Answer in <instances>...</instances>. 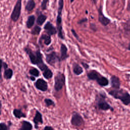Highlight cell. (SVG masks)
I'll use <instances>...</instances> for the list:
<instances>
[{"label":"cell","instance_id":"cell-1","mask_svg":"<svg viewBox=\"0 0 130 130\" xmlns=\"http://www.w3.org/2000/svg\"><path fill=\"white\" fill-rule=\"evenodd\" d=\"M23 50L28 55L30 62L33 64L36 65L42 73L49 69L44 62L43 56L40 49L34 50L31 49L29 47H25Z\"/></svg>","mask_w":130,"mask_h":130},{"label":"cell","instance_id":"cell-2","mask_svg":"<svg viewBox=\"0 0 130 130\" xmlns=\"http://www.w3.org/2000/svg\"><path fill=\"white\" fill-rule=\"evenodd\" d=\"M109 93L114 98L120 100L125 105L130 104V95L128 92L123 89L119 90L116 89L110 91Z\"/></svg>","mask_w":130,"mask_h":130},{"label":"cell","instance_id":"cell-3","mask_svg":"<svg viewBox=\"0 0 130 130\" xmlns=\"http://www.w3.org/2000/svg\"><path fill=\"white\" fill-rule=\"evenodd\" d=\"M63 8V0L58 1V7L57 11V16L56 18V26L58 31V36L61 39H64L62 33V28L61 24V16L62 11Z\"/></svg>","mask_w":130,"mask_h":130},{"label":"cell","instance_id":"cell-4","mask_svg":"<svg viewBox=\"0 0 130 130\" xmlns=\"http://www.w3.org/2000/svg\"><path fill=\"white\" fill-rule=\"evenodd\" d=\"M87 77L90 80H96L98 83L102 86H107L109 83V81L106 78L102 76L100 73L94 70L90 71L87 73Z\"/></svg>","mask_w":130,"mask_h":130},{"label":"cell","instance_id":"cell-5","mask_svg":"<svg viewBox=\"0 0 130 130\" xmlns=\"http://www.w3.org/2000/svg\"><path fill=\"white\" fill-rule=\"evenodd\" d=\"M22 9V0H17L11 14V19L13 22H16L21 15Z\"/></svg>","mask_w":130,"mask_h":130},{"label":"cell","instance_id":"cell-6","mask_svg":"<svg viewBox=\"0 0 130 130\" xmlns=\"http://www.w3.org/2000/svg\"><path fill=\"white\" fill-rule=\"evenodd\" d=\"M54 89L56 91L60 90L65 84V76L61 73L58 72L54 78Z\"/></svg>","mask_w":130,"mask_h":130},{"label":"cell","instance_id":"cell-7","mask_svg":"<svg viewBox=\"0 0 130 130\" xmlns=\"http://www.w3.org/2000/svg\"><path fill=\"white\" fill-rule=\"evenodd\" d=\"M60 60L58 54L55 52H51L46 54V61L51 66H54Z\"/></svg>","mask_w":130,"mask_h":130},{"label":"cell","instance_id":"cell-8","mask_svg":"<svg viewBox=\"0 0 130 130\" xmlns=\"http://www.w3.org/2000/svg\"><path fill=\"white\" fill-rule=\"evenodd\" d=\"M35 87L42 91H46L48 89V84L46 81L42 78L37 79L34 83Z\"/></svg>","mask_w":130,"mask_h":130},{"label":"cell","instance_id":"cell-9","mask_svg":"<svg viewBox=\"0 0 130 130\" xmlns=\"http://www.w3.org/2000/svg\"><path fill=\"white\" fill-rule=\"evenodd\" d=\"M83 119L82 117L76 112H74L72 116L71 122L73 125L80 126L83 123Z\"/></svg>","mask_w":130,"mask_h":130},{"label":"cell","instance_id":"cell-10","mask_svg":"<svg viewBox=\"0 0 130 130\" xmlns=\"http://www.w3.org/2000/svg\"><path fill=\"white\" fill-rule=\"evenodd\" d=\"M33 122L34 123L35 128L38 129L39 128V125L42 124L43 123L42 115L40 111L36 110L35 115L33 118Z\"/></svg>","mask_w":130,"mask_h":130},{"label":"cell","instance_id":"cell-11","mask_svg":"<svg viewBox=\"0 0 130 130\" xmlns=\"http://www.w3.org/2000/svg\"><path fill=\"white\" fill-rule=\"evenodd\" d=\"M98 17L99 22L104 26L107 25L110 22V20L103 14L102 7H100L98 10Z\"/></svg>","mask_w":130,"mask_h":130},{"label":"cell","instance_id":"cell-12","mask_svg":"<svg viewBox=\"0 0 130 130\" xmlns=\"http://www.w3.org/2000/svg\"><path fill=\"white\" fill-rule=\"evenodd\" d=\"M44 29H45L46 32L50 36L56 34L57 31L56 28L49 21L47 22L45 24L44 26Z\"/></svg>","mask_w":130,"mask_h":130},{"label":"cell","instance_id":"cell-13","mask_svg":"<svg viewBox=\"0 0 130 130\" xmlns=\"http://www.w3.org/2000/svg\"><path fill=\"white\" fill-rule=\"evenodd\" d=\"M98 106L99 109L103 110H107L109 109H112L111 106L106 102L105 99L103 98L99 99L98 102Z\"/></svg>","mask_w":130,"mask_h":130},{"label":"cell","instance_id":"cell-14","mask_svg":"<svg viewBox=\"0 0 130 130\" xmlns=\"http://www.w3.org/2000/svg\"><path fill=\"white\" fill-rule=\"evenodd\" d=\"M43 42L44 44L47 46L50 44L51 42V38L50 35L46 34H42L39 39V43Z\"/></svg>","mask_w":130,"mask_h":130},{"label":"cell","instance_id":"cell-15","mask_svg":"<svg viewBox=\"0 0 130 130\" xmlns=\"http://www.w3.org/2000/svg\"><path fill=\"white\" fill-rule=\"evenodd\" d=\"M13 114L16 118L20 119L21 118H25L26 117V114L23 113L20 109L15 108L13 110Z\"/></svg>","mask_w":130,"mask_h":130},{"label":"cell","instance_id":"cell-16","mask_svg":"<svg viewBox=\"0 0 130 130\" xmlns=\"http://www.w3.org/2000/svg\"><path fill=\"white\" fill-rule=\"evenodd\" d=\"M32 129V124L27 120H22L21 121V127L19 128V130H31Z\"/></svg>","mask_w":130,"mask_h":130},{"label":"cell","instance_id":"cell-17","mask_svg":"<svg viewBox=\"0 0 130 130\" xmlns=\"http://www.w3.org/2000/svg\"><path fill=\"white\" fill-rule=\"evenodd\" d=\"M13 76V71L10 68H7L4 69L3 76L4 78L6 80H10L12 79Z\"/></svg>","mask_w":130,"mask_h":130},{"label":"cell","instance_id":"cell-18","mask_svg":"<svg viewBox=\"0 0 130 130\" xmlns=\"http://www.w3.org/2000/svg\"><path fill=\"white\" fill-rule=\"evenodd\" d=\"M111 84L113 88L115 89H119L120 87V82L119 79L115 76H112L111 78Z\"/></svg>","mask_w":130,"mask_h":130},{"label":"cell","instance_id":"cell-19","mask_svg":"<svg viewBox=\"0 0 130 130\" xmlns=\"http://www.w3.org/2000/svg\"><path fill=\"white\" fill-rule=\"evenodd\" d=\"M47 16L43 14L41 12H40L39 14L38 15L37 20H36V23L37 25L39 26H41L43 24V23L45 22V21L47 19Z\"/></svg>","mask_w":130,"mask_h":130},{"label":"cell","instance_id":"cell-20","mask_svg":"<svg viewBox=\"0 0 130 130\" xmlns=\"http://www.w3.org/2000/svg\"><path fill=\"white\" fill-rule=\"evenodd\" d=\"M36 20V17L34 15L29 16L27 17V20L26 21V26L27 28H30L34 25Z\"/></svg>","mask_w":130,"mask_h":130},{"label":"cell","instance_id":"cell-21","mask_svg":"<svg viewBox=\"0 0 130 130\" xmlns=\"http://www.w3.org/2000/svg\"><path fill=\"white\" fill-rule=\"evenodd\" d=\"M68 57L67 55V48L63 44L61 45L60 47V60H64Z\"/></svg>","mask_w":130,"mask_h":130},{"label":"cell","instance_id":"cell-22","mask_svg":"<svg viewBox=\"0 0 130 130\" xmlns=\"http://www.w3.org/2000/svg\"><path fill=\"white\" fill-rule=\"evenodd\" d=\"M36 7V3L34 0H28L25 5V9L28 12L32 11Z\"/></svg>","mask_w":130,"mask_h":130},{"label":"cell","instance_id":"cell-23","mask_svg":"<svg viewBox=\"0 0 130 130\" xmlns=\"http://www.w3.org/2000/svg\"><path fill=\"white\" fill-rule=\"evenodd\" d=\"M73 72L76 75H79L83 72V69L77 63H74L73 65Z\"/></svg>","mask_w":130,"mask_h":130},{"label":"cell","instance_id":"cell-24","mask_svg":"<svg viewBox=\"0 0 130 130\" xmlns=\"http://www.w3.org/2000/svg\"><path fill=\"white\" fill-rule=\"evenodd\" d=\"M28 73L31 76H33L35 77H38L40 75L39 71L36 68H32L28 71Z\"/></svg>","mask_w":130,"mask_h":130},{"label":"cell","instance_id":"cell-25","mask_svg":"<svg viewBox=\"0 0 130 130\" xmlns=\"http://www.w3.org/2000/svg\"><path fill=\"white\" fill-rule=\"evenodd\" d=\"M41 30V27L39 26L38 25H36L32 28V30H31V34L32 35H39L40 33Z\"/></svg>","mask_w":130,"mask_h":130},{"label":"cell","instance_id":"cell-26","mask_svg":"<svg viewBox=\"0 0 130 130\" xmlns=\"http://www.w3.org/2000/svg\"><path fill=\"white\" fill-rule=\"evenodd\" d=\"M43 76L47 79H49L51 78L53 76V73L49 69L46 70L45 72L42 73Z\"/></svg>","mask_w":130,"mask_h":130},{"label":"cell","instance_id":"cell-27","mask_svg":"<svg viewBox=\"0 0 130 130\" xmlns=\"http://www.w3.org/2000/svg\"><path fill=\"white\" fill-rule=\"evenodd\" d=\"M44 103H45L47 107H49L50 106H55V103H54V102L51 99H47V98L45 99Z\"/></svg>","mask_w":130,"mask_h":130},{"label":"cell","instance_id":"cell-28","mask_svg":"<svg viewBox=\"0 0 130 130\" xmlns=\"http://www.w3.org/2000/svg\"><path fill=\"white\" fill-rule=\"evenodd\" d=\"M49 0H42V2L41 3V7L42 10H45L47 8V5L48 4Z\"/></svg>","mask_w":130,"mask_h":130},{"label":"cell","instance_id":"cell-29","mask_svg":"<svg viewBox=\"0 0 130 130\" xmlns=\"http://www.w3.org/2000/svg\"><path fill=\"white\" fill-rule=\"evenodd\" d=\"M10 129V126L7 125L5 122H0V130H9Z\"/></svg>","mask_w":130,"mask_h":130},{"label":"cell","instance_id":"cell-30","mask_svg":"<svg viewBox=\"0 0 130 130\" xmlns=\"http://www.w3.org/2000/svg\"><path fill=\"white\" fill-rule=\"evenodd\" d=\"M3 68V60L0 58V80H2V69Z\"/></svg>","mask_w":130,"mask_h":130},{"label":"cell","instance_id":"cell-31","mask_svg":"<svg viewBox=\"0 0 130 130\" xmlns=\"http://www.w3.org/2000/svg\"><path fill=\"white\" fill-rule=\"evenodd\" d=\"M87 19L86 18L82 19H81V20H80L79 21L78 23H79V24H82V23H83V22H85L87 21Z\"/></svg>","mask_w":130,"mask_h":130},{"label":"cell","instance_id":"cell-32","mask_svg":"<svg viewBox=\"0 0 130 130\" xmlns=\"http://www.w3.org/2000/svg\"><path fill=\"white\" fill-rule=\"evenodd\" d=\"M44 130H53V128L51 126H46L44 128Z\"/></svg>","mask_w":130,"mask_h":130},{"label":"cell","instance_id":"cell-33","mask_svg":"<svg viewBox=\"0 0 130 130\" xmlns=\"http://www.w3.org/2000/svg\"><path fill=\"white\" fill-rule=\"evenodd\" d=\"M71 31H72V33H73V34L74 35V36L77 39H79V38H78V35H77V34H76V31L74 30V29H72L71 30Z\"/></svg>","mask_w":130,"mask_h":130},{"label":"cell","instance_id":"cell-34","mask_svg":"<svg viewBox=\"0 0 130 130\" xmlns=\"http://www.w3.org/2000/svg\"><path fill=\"white\" fill-rule=\"evenodd\" d=\"M82 65H83V66L84 67V68L85 69H87V68H88V65L87 64H86V63H83V62H82Z\"/></svg>","mask_w":130,"mask_h":130},{"label":"cell","instance_id":"cell-35","mask_svg":"<svg viewBox=\"0 0 130 130\" xmlns=\"http://www.w3.org/2000/svg\"><path fill=\"white\" fill-rule=\"evenodd\" d=\"M29 79L32 81H34L36 80V77L33 76H31L29 77Z\"/></svg>","mask_w":130,"mask_h":130},{"label":"cell","instance_id":"cell-36","mask_svg":"<svg viewBox=\"0 0 130 130\" xmlns=\"http://www.w3.org/2000/svg\"><path fill=\"white\" fill-rule=\"evenodd\" d=\"M2 101L0 100V115H1L2 113Z\"/></svg>","mask_w":130,"mask_h":130},{"label":"cell","instance_id":"cell-37","mask_svg":"<svg viewBox=\"0 0 130 130\" xmlns=\"http://www.w3.org/2000/svg\"><path fill=\"white\" fill-rule=\"evenodd\" d=\"M91 2L93 3H94V4H96V0H91Z\"/></svg>","mask_w":130,"mask_h":130},{"label":"cell","instance_id":"cell-38","mask_svg":"<svg viewBox=\"0 0 130 130\" xmlns=\"http://www.w3.org/2000/svg\"><path fill=\"white\" fill-rule=\"evenodd\" d=\"M128 50H130V43L129 44V45H128Z\"/></svg>","mask_w":130,"mask_h":130},{"label":"cell","instance_id":"cell-39","mask_svg":"<svg viewBox=\"0 0 130 130\" xmlns=\"http://www.w3.org/2000/svg\"><path fill=\"white\" fill-rule=\"evenodd\" d=\"M74 0H70V2H71V3H73V2H74Z\"/></svg>","mask_w":130,"mask_h":130}]
</instances>
